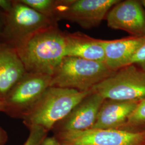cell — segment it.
<instances>
[{
	"mask_svg": "<svg viewBox=\"0 0 145 145\" xmlns=\"http://www.w3.org/2000/svg\"><path fill=\"white\" fill-rule=\"evenodd\" d=\"M42 145H60V144L56 137H46L42 142Z\"/></svg>",
	"mask_w": 145,
	"mask_h": 145,
	"instance_id": "ffe728a7",
	"label": "cell"
},
{
	"mask_svg": "<svg viewBox=\"0 0 145 145\" xmlns=\"http://www.w3.org/2000/svg\"><path fill=\"white\" fill-rule=\"evenodd\" d=\"M13 5V0H0V9L5 14L11 10Z\"/></svg>",
	"mask_w": 145,
	"mask_h": 145,
	"instance_id": "d6986e66",
	"label": "cell"
},
{
	"mask_svg": "<svg viewBox=\"0 0 145 145\" xmlns=\"http://www.w3.org/2000/svg\"><path fill=\"white\" fill-rule=\"evenodd\" d=\"M141 1V3H142V5L144 6L145 9V0H142Z\"/></svg>",
	"mask_w": 145,
	"mask_h": 145,
	"instance_id": "cb8c5ba5",
	"label": "cell"
},
{
	"mask_svg": "<svg viewBox=\"0 0 145 145\" xmlns=\"http://www.w3.org/2000/svg\"><path fill=\"white\" fill-rule=\"evenodd\" d=\"M93 90L104 99L141 101L145 99V71L130 64L117 71Z\"/></svg>",
	"mask_w": 145,
	"mask_h": 145,
	"instance_id": "5b68a950",
	"label": "cell"
},
{
	"mask_svg": "<svg viewBox=\"0 0 145 145\" xmlns=\"http://www.w3.org/2000/svg\"><path fill=\"white\" fill-rule=\"evenodd\" d=\"M29 130L30 135L23 145H42V142L47 137V131L38 126L32 127Z\"/></svg>",
	"mask_w": 145,
	"mask_h": 145,
	"instance_id": "e0dca14e",
	"label": "cell"
},
{
	"mask_svg": "<svg viewBox=\"0 0 145 145\" xmlns=\"http://www.w3.org/2000/svg\"><path fill=\"white\" fill-rule=\"evenodd\" d=\"M26 72L52 76L66 57V32L57 25L37 31L16 47Z\"/></svg>",
	"mask_w": 145,
	"mask_h": 145,
	"instance_id": "6da1fadb",
	"label": "cell"
},
{
	"mask_svg": "<svg viewBox=\"0 0 145 145\" xmlns=\"http://www.w3.org/2000/svg\"><path fill=\"white\" fill-rule=\"evenodd\" d=\"M66 57L104 62L103 40L93 38L80 32H66Z\"/></svg>",
	"mask_w": 145,
	"mask_h": 145,
	"instance_id": "5bb4252c",
	"label": "cell"
},
{
	"mask_svg": "<svg viewBox=\"0 0 145 145\" xmlns=\"http://www.w3.org/2000/svg\"><path fill=\"white\" fill-rule=\"evenodd\" d=\"M93 91L50 87L22 119L29 129L38 126L46 131L65 119L75 107Z\"/></svg>",
	"mask_w": 145,
	"mask_h": 145,
	"instance_id": "7a4b0ae2",
	"label": "cell"
},
{
	"mask_svg": "<svg viewBox=\"0 0 145 145\" xmlns=\"http://www.w3.org/2000/svg\"><path fill=\"white\" fill-rule=\"evenodd\" d=\"M105 20L110 28L126 31L131 36H145V9L141 1H119Z\"/></svg>",
	"mask_w": 145,
	"mask_h": 145,
	"instance_id": "9c48e42d",
	"label": "cell"
},
{
	"mask_svg": "<svg viewBox=\"0 0 145 145\" xmlns=\"http://www.w3.org/2000/svg\"><path fill=\"white\" fill-rule=\"evenodd\" d=\"M8 139V135L5 131L0 127V145H5Z\"/></svg>",
	"mask_w": 145,
	"mask_h": 145,
	"instance_id": "7402d4cb",
	"label": "cell"
},
{
	"mask_svg": "<svg viewBox=\"0 0 145 145\" xmlns=\"http://www.w3.org/2000/svg\"><path fill=\"white\" fill-rule=\"evenodd\" d=\"M5 111V105L3 99L0 97V112H4Z\"/></svg>",
	"mask_w": 145,
	"mask_h": 145,
	"instance_id": "603a6c76",
	"label": "cell"
},
{
	"mask_svg": "<svg viewBox=\"0 0 145 145\" xmlns=\"http://www.w3.org/2000/svg\"><path fill=\"white\" fill-rule=\"evenodd\" d=\"M121 129L133 131L145 130V99L139 101L127 123Z\"/></svg>",
	"mask_w": 145,
	"mask_h": 145,
	"instance_id": "2e32d148",
	"label": "cell"
},
{
	"mask_svg": "<svg viewBox=\"0 0 145 145\" xmlns=\"http://www.w3.org/2000/svg\"><path fill=\"white\" fill-rule=\"evenodd\" d=\"M119 0H58L57 22L75 23L85 29L99 26Z\"/></svg>",
	"mask_w": 145,
	"mask_h": 145,
	"instance_id": "ba28073f",
	"label": "cell"
},
{
	"mask_svg": "<svg viewBox=\"0 0 145 145\" xmlns=\"http://www.w3.org/2000/svg\"><path fill=\"white\" fill-rule=\"evenodd\" d=\"M145 43V36L103 40L104 63L114 71L130 65L135 53Z\"/></svg>",
	"mask_w": 145,
	"mask_h": 145,
	"instance_id": "8fae6325",
	"label": "cell"
},
{
	"mask_svg": "<svg viewBox=\"0 0 145 145\" xmlns=\"http://www.w3.org/2000/svg\"><path fill=\"white\" fill-rule=\"evenodd\" d=\"M51 81L50 76L26 72L3 99L4 112L22 119L50 87Z\"/></svg>",
	"mask_w": 145,
	"mask_h": 145,
	"instance_id": "8992f818",
	"label": "cell"
},
{
	"mask_svg": "<svg viewBox=\"0 0 145 145\" xmlns=\"http://www.w3.org/2000/svg\"><path fill=\"white\" fill-rule=\"evenodd\" d=\"M5 14L4 12L0 9V41L2 35V32L4 28L5 25Z\"/></svg>",
	"mask_w": 145,
	"mask_h": 145,
	"instance_id": "44dd1931",
	"label": "cell"
},
{
	"mask_svg": "<svg viewBox=\"0 0 145 145\" xmlns=\"http://www.w3.org/2000/svg\"><path fill=\"white\" fill-rule=\"evenodd\" d=\"M26 72L15 48L0 42V97L3 99Z\"/></svg>",
	"mask_w": 145,
	"mask_h": 145,
	"instance_id": "4fadbf2b",
	"label": "cell"
},
{
	"mask_svg": "<svg viewBox=\"0 0 145 145\" xmlns=\"http://www.w3.org/2000/svg\"><path fill=\"white\" fill-rule=\"evenodd\" d=\"M131 64H134L145 71V43L135 53Z\"/></svg>",
	"mask_w": 145,
	"mask_h": 145,
	"instance_id": "ac0fdd59",
	"label": "cell"
},
{
	"mask_svg": "<svg viewBox=\"0 0 145 145\" xmlns=\"http://www.w3.org/2000/svg\"><path fill=\"white\" fill-rule=\"evenodd\" d=\"M60 145H145V130L95 129L59 132Z\"/></svg>",
	"mask_w": 145,
	"mask_h": 145,
	"instance_id": "52a82bcc",
	"label": "cell"
},
{
	"mask_svg": "<svg viewBox=\"0 0 145 145\" xmlns=\"http://www.w3.org/2000/svg\"><path fill=\"white\" fill-rule=\"evenodd\" d=\"M21 2L30 7L43 15L57 22L56 12L57 0H21Z\"/></svg>",
	"mask_w": 145,
	"mask_h": 145,
	"instance_id": "9a60e30c",
	"label": "cell"
},
{
	"mask_svg": "<svg viewBox=\"0 0 145 145\" xmlns=\"http://www.w3.org/2000/svg\"><path fill=\"white\" fill-rule=\"evenodd\" d=\"M104 100L93 90L65 119L56 126L57 125L59 132L80 131L92 129Z\"/></svg>",
	"mask_w": 145,
	"mask_h": 145,
	"instance_id": "30bf717a",
	"label": "cell"
},
{
	"mask_svg": "<svg viewBox=\"0 0 145 145\" xmlns=\"http://www.w3.org/2000/svg\"><path fill=\"white\" fill-rule=\"evenodd\" d=\"M140 101H121L105 99L92 129H121L127 123Z\"/></svg>",
	"mask_w": 145,
	"mask_h": 145,
	"instance_id": "7c38bea8",
	"label": "cell"
},
{
	"mask_svg": "<svg viewBox=\"0 0 145 145\" xmlns=\"http://www.w3.org/2000/svg\"><path fill=\"white\" fill-rule=\"evenodd\" d=\"M57 22L21 2L13 0L11 10L5 14L0 42L13 48L37 31L57 25Z\"/></svg>",
	"mask_w": 145,
	"mask_h": 145,
	"instance_id": "277c9868",
	"label": "cell"
},
{
	"mask_svg": "<svg viewBox=\"0 0 145 145\" xmlns=\"http://www.w3.org/2000/svg\"><path fill=\"white\" fill-rule=\"evenodd\" d=\"M116 72L104 62L65 57L51 76L50 87L89 91Z\"/></svg>",
	"mask_w": 145,
	"mask_h": 145,
	"instance_id": "3957f363",
	"label": "cell"
}]
</instances>
